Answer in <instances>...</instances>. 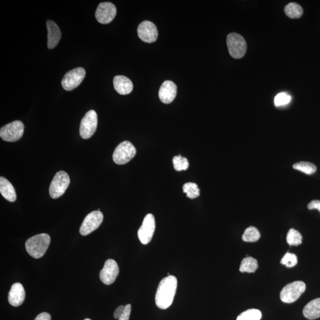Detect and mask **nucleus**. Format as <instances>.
I'll list each match as a JSON object with an SVG mask.
<instances>
[{
    "instance_id": "obj_1",
    "label": "nucleus",
    "mask_w": 320,
    "mask_h": 320,
    "mask_svg": "<svg viewBox=\"0 0 320 320\" xmlns=\"http://www.w3.org/2000/svg\"><path fill=\"white\" fill-rule=\"evenodd\" d=\"M177 287V280L174 276L169 275L160 282L156 294V304L160 309L169 308L173 303Z\"/></svg>"
},
{
    "instance_id": "obj_2",
    "label": "nucleus",
    "mask_w": 320,
    "mask_h": 320,
    "mask_svg": "<svg viewBox=\"0 0 320 320\" xmlns=\"http://www.w3.org/2000/svg\"><path fill=\"white\" fill-rule=\"evenodd\" d=\"M50 243V236L47 234L34 236L26 241L27 252L34 259H39L45 254Z\"/></svg>"
},
{
    "instance_id": "obj_3",
    "label": "nucleus",
    "mask_w": 320,
    "mask_h": 320,
    "mask_svg": "<svg viewBox=\"0 0 320 320\" xmlns=\"http://www.w3.org/2000/svg\"><path fill=\"white\" fill-rule=\"evenodd\" d=\"M226 44L230 56L235 59H240L246 53V40L238 33H230L226 37Z\"/></svg>"
},
{
    "instance_id": "obj_4",
    "label": "nucleus",
    "mask_w": 320,
    "mask_h": 320,
    "mask_svg": "<svg viewBox=\"0 0 320 320\" xmlns=\"http://www.w3.org/2000/svg\"><path fill=\"white\" fill-rule=\"evenodd\" d=\"M306 285L302 281H295L288 284L281 292V301L285 303H293L304 293Z\"/></svg>"
},
{
    "instance_id": "obj_5",
    "label": "nucleus",
    "mask_w": 320,
    "mask_h": 320,
    "mask_svg": "<svg viewBox=\"0 0 320 320\" xmlns=\"http://www.w3.org/2000/svg\"><path fill=\"white\" fill-rule=\"evenodd\" d=\"M70 184L69 175L64 171L57 172L50 187V195L53 199L62 197Z\"/></svg>"
},
{
    "instance_id": "obj_6",
    "label": "nucleus",
    "mask_w": 320,
    "mask_h": 320,
    "mask_svg": "<svg viewBox=\"0 0 320 320\" xmlns=\"http://www.w3.org/2000/svg\"><path fill=\"white\" fill-rule=\"evenodd\" d=\"M136 150L133 144L128 141L119 144L113 154V160L118 165L125 164L129 162L135 156Z\"/></svg>"
},
{
    "instance_id": "obj_7",
    "label": "nucleus",
    "mask_w": 320,
    "mask_h": 320,
    "mask_svg": "<svg viewBox=\"0 0 320 320\" xmlns=\"http://www.w3.org/2000/svg\"><path fill=\"white\" fill-rule=\"evenodd\" d=\"M25 126L22 121L15 120L3 126L0 130V136L7 142H16L22 137Z\"/></svg>"
},
{
    "instance_id": "obj_8",
    "label": "nucleus",
    "mask_w": 320,
    "mask_h": 320,
    "mask_svg": "<svg viewBox=\"0 0 320 320\" xmlns=\"http://www.w3.org/2000/svg\"><path fill=\"white\" fill-rule=\"evenodd\" d=\"M98 115L94 110L89 111L82 119L80 127V134L82 139H90L96 132L98 127Z\"/></svg>"
},
{
    "instance_id": "obj_9",
    "label": "nucleus",
    "mask_w": 320,
    "mask_h": 320,
    "mask_svg": "<svg viewBox=\"0 0 320 320\" xmlns=\"http://www.w3.org/2000/svg\"><path fill=\"white\" fill-rule=\"evenodd\" d=\"M85 76V70L83 68L73 69L64 75L61 82L62 85L65 90H73L80 85Z\"/></svg>"
},
{
    "instance_id": "obj_10",
    "label": "nucleus",
    "mask_w": 320,
    "mask_h": 320,
    "mask_svg": "<svg viewBox=\"0 0 320 320\" xmlns=\"http://www.w3.org/2000/svg\"><path fill=\"white\" fill-rule=\"evenodd\" d=\"M103 215L99 211H93L89 213L84 219L80 228V233L82 236L90 235L94 231L97 230L103 222Z\"/></svg>"
},
{
    "instance_id": "obj_11",
    "label": "nucleus",
    "mask_w": 320,
    "mask_h": 320,
    "mask_svg": "<svg viewBox=\"0 0 320 320\" xmlns=\"http://www.w3.org/2000/svg\"><path fill=\"white\" fill-rule=\"evenodd\" d=\"M156 230V221L153 214H147L141 226L138 236L141 243L143 244H149L152 240L154 233Z\"/></svg>"
},
{
    "instance_id": "obj_12",
    "label": "nucleus",
    "mask_w": 320,
    "mask_h": 320,
    "mask_svg": "<svg viewBox=\"0 0 320 320\" xmlns=\"http://www.w3.org/2000/svg\"><path fill=\"white\" fill-rule=\"evenodd\" d=\"M117 13L115 6L112 3H101L96 12V18L100 23L108 24L112 22Z\"/></svg>"
},
{
    "instance_id": "obj_13",
    "label": "nucleus",
    "mask_w": 320,
    "mask_h": 320,
    "mask_svg": "<svg viewBox=\"0 0 320 320\" xmlns=\"http://www.w3.org/2000/svg\"><path fill=\"white\" fill-rule=\"evenodd\" d=\"M119 273L118 263L114 260L108 259L100 273V279L103 284L109 285L115 281Z\"/></svg>"
},
{
    "instance_id": "obj_14",
    "label": "nucleus",
    "mask_w": 320,
    "mask_h": 320,
    "mask_svg": "<svg viewBox=\"0 0 320 320\" xmlns=\"http://www.w3.org/2000/svg\"><path fill=\"white\" fill-rule=\"evenodd\" d=\"M137 32L141 40L147 43L156 42L158 37L157 27L150 21H144L140 24Z\"/></svg>"
},
{
    "instance_id": "obj_15",
    "label": "nucleus",
    "mask_w": 320,
    "mask_h": 320,
    "mask_svg": "<svg viewBox=\"0 0 320 320\" xmlns=\"http://www.w3.org/2000/svg\"><path fill=\"white\" fill-rule=\"evenodd\" d=\"M177 90V85L173 81H165L161 85L158 93L160 101L165 104H169L176 97Z\"/></svg>"
},
{
    "instance_id": "obj_16",
    "label": "nucleus",
    "mask_w": 320,
    "mask_h": 320,
    "mask_svg": "<svg viewBox=\"0 0 320 320\" xmlns=\"http://www.w3.org/2000/svg\"><path fill=\"white\" fill-rule=\"evenodd\" d=\"M25 299V291L23 285L20 283L13 284L8 296L10 304L13 307H19L23 303Z\"/></svg>"
},
{
    "instance_id": "obj_17",
    "label": "nucleus",
    "mask_w": 320,
    "mask_h": 320,
    "mask_svg": "<svg viewBox=\"0 0 320 320\" xmlns=\"http://www.w3.org/2000/svg\"><path fill=\"white\" fill-rule=\"evenodd\" d=\"M48 30V47L52 50L56 48L59 43L61 37L60 27L52 20H48L47 22Z\"/></svg>"
},
{
    "instance_id": "obj_18",
    "label": "nucleus",
    "mask_w": 320,
    "mask_h": 320,
    "mask_svg": "<svg viewBox=\"0 0 320 320\" xmlns=\"http://www.w3.org/2000/svg\"><path fill=\"white\" fill-rule=\"evenodd\" d=\"M113 85L119 94L126 95L130 94L133 90L132 82L123 75H117L113 78Z\"/></svg>"
},
{
    "instance_id": "obj_19",
    "label": "nucleus",
    "mask_w": 320,
    "mask_h": 320,
    "mask_svg": "<svg viewBox=\"0 0 320 320\" xmlns=\"http://www.w3.org/2000/svg\"><path fill=\"white\" fill-rule=\"evenodd\" d=\"M0 193L6 200L14 202L17 199L16 192L13 186L6 178L0 177Z\"/></svg>"
},
{
    "instance_id": "obj_20",
    "label": "nucleus",
    "mask_w": 320,
    "mask_h": 320,
    "mask_svg": "<svg viewBox=\"0 0 320 320\" xmlns=\"http://www.w3.org/2000/svg\"><path fill=\"white\" fill-rule=\"evenodd\" d=\"M303 314L306 318L315 319L320 317V298L313 299L305 306Z\"/></svg>"
},
{
    "instance_id": "obj_21",
    "label": "nucleus",
    "mask_w": 320,
    "mask_h": 320,
    "mask_svg": "<svg viewBox=\"0 0 320 320\" xmlns=\"http://www.w3.org/2000/svg\"><path fill=\"white\" fill-rule=\"evenodd\" d=\"M259 265L256 259L252 257L247 256L243 259L241 263L240 271L244 273H254L257 269Z\"/></svg>"
},
{
    "instance_id": "obj_22",
    "label": "nucleus",
    "mask_w": 320,
    "mask_h": 320,
    "mask_svg": "<svg viewBox=\"0 0 320 320\" xmlns=\"http://www.w3.org/2000/svg\"><path fill=\"white\" fill-rule=\"evenodd\" d=\"M284 11L287 16L291 19H298L303 15V9L300 5L295 3H291L285 6Z\"/></svg>"
},
{
    "instance_id": "obj_23",
    "label": "nucleus",
    "mask_w": 320,
    "mask_h": 320,
    "mask_svg": "<svg viewBox=\"0 0 320 320\" xmlns=\"http://www.w3.org/2000/svg\"><path fill=\"white\" fill-rule=\"evenodd\" d=\"M260 238V233L256 227L249 226L244 231L242 239L245 242H256Z\"/></svg>"
},
{
    "instance_id": "obj_24",
    "label": "nucleus",
    "mask_w": 320,
    "mask_h": 320,
    "mask_svg": "<svg viewBox=\"0 0 320 320\" xmlns=\"http://www.w3.org/2000/svg\"><path fill=\"white\" fill-rule=\"evenodd\" d=\"M183 191L187 194V197L192 199L197 198L200 195L198 186L192 182L185 184L183 187Z\"/></svg>"
},
{
    "instance_id": "obj_25",
    "label": "nucleus",
    "mask_w": 320,
    "mask_h": 320,
    "mask_svg": "<svg viewBox=\"0 0 320 320\" xmlns=\"http://www.w3.org/2000/svg\"><path fill=\"white\" fill-rule=\"evenodd\" d=\"M261 318V312L259 309H248L238 316L237 320H260Z\"/></svg>"
},
{
    "instance_id": "obj_26",
    "label": "nucleus",
    "mask_w": 320,
    "mask_h": 320,
    "mask_svg": "<svg viewBox=\"0 0 320 320\" xmlns=\"http://www.w3.org/2000/svg\"><path fill=\"white\" fill-rule=\"evenodd\" d=\"M293 168L295 170L301 171L307 174L314 173L316 170V167L314 164L301 161L293 165Z\"/></svg>"
},
{
    "instance_id": "obj_27",
    "label": "nucleus",
    "mask_w": 320,
    "mask_h": 320,
    "mask_svg": "<svg viewBox=\"0 0 320 320\" xmlns=\"http://www.w3.org/2000/svg\"><path fill=\"white\" fill-rule=\"evenodd\" d=\"M302 237L298 231L292 228L289 231L287 236V241L289 245L299 246L302 243Z\"/></svg>"
},
{
    "instance_id": "obj_28",
    "label": "nucleus",
    "mask_w": 320,
    "mask_h": 320,
    "mask_svg": "<svg viewBox=\"0 0 320 320\" xmlns=\"http://www.w3.org/2000/svg\"><path fill=\"white\" fill-rule=\"evenodd\" d=\"M174 169L177 171L187 170L189 167V163L187 158L179 156H175L173 159Z\"/></svg>"
},
{
    "instance_id": "obj_29",
    "label": "nucleus",
    "mask_w": 320,
    "mask_h": 320,
    "mask_svg": "<svg viewBox=\"0 0 320 320\" xmlns=\"http://www.w3.org/2000/svg\"><path fill=\"white\" fill-rule=\"evenodd\" d=\"M297 263L298 259L297 256L295 254L290 253L285 254L281 261V263L285 265L287 267H294Z\"/></svg>"
},
{
    "instance_id": "obj_30",
    "label": "nucleus",
    "mask_w": 320,
    "mask_h": 320,
    "mask_svg": "<svg viewBox=\"0 0 320 320\" xmlns=\"http://www.w3.org/2000/svg\"><path fill=\"white\" fill-rule=\"evenodd\" d=\"M291 96L285 93H281L275 98L274 103L275 106H281L288 104L291 101Z\"/></svg>"
},
{
    "instance_id": "obj_31",
    "label": "nucleus",
    "mask_w": 320,
    "mask_h": 320,
    "mask_svg": "<svg viewBox=\"0 0 320 320\" xmlns=\"http://www.w3.org/2000/svg\"><path fill=\"white\" fill-rule=\"evenodd\" d=\"M130 312H131V305L127 304L125 306V309H124L123 314L120 316L118 320H129Z\"/></svg>"
},
{
    "instance_id": "obj_32",
    "label": "nucleus",
    "mask_w": 320,
    "mask_h": 320,
    "mask_svg": "<svg viewBox=\"0 0 320 320\" xmlns=\"http://www.w3.org/2000/svg\"><path fill=\"white\" fill-rule=\"evenodd\" d=\"M308 208L309 209H317L320 212V201L314 200L310 202L308 205Z\"/></svg>"
},
{
    "instance_id": "obj_33",
    "label": "nucleus",
    "mask_w": 320,
    "mask_h": 320,
    "mask_svg": "<svg viewBox=\"0 0 320 320\" xmlns=\"http://www.w3.org/2000/svg\"><path fill=\"white\" fill-rule=\"evenodd\" d=\"M124 309H125V306L123 305H120L119 307L117 308L114 312V314H113L114 318L115 319H118L123 314Z\"/></svg>"
},
{
    "instance_id": "obj_34",
    "label": "nucleus",
    "mask_w": 320,
    "mask_h": 320,
    "mask_svg": "<svg viewBox=\"0 0 320 320\" xmlns=\"http://www.w3.org/2000/svg\"><path fill=\"white\" fill-rule=\"evenodd\" d=\"M34 320H51V316L48 312L40 313Z\"/></svg>"
},
{
    "instance_id": "obj_35",
    "label": "nucleus",
    "mask_w": 320,
    "mask_h": 320,
    "mask_svg": "<svg viewBox=\"0 0 320 320\" xmlns=\"http://www.w3.org/2000/svg\"><path fill=\"white\" fill-rule=\"evenodd\" d=\"M84 320H92V319H89V318H86V319H85Z\"/></svg>"
}]
</instances>
